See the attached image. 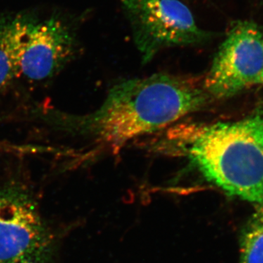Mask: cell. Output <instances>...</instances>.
I'll list each match as a JSON object with an SVG mask.
<instances>
[{"label": "cell", "instance_id": "6da1fadb", "mask_svg": "<svg viewBox=\"0 0 263 263\" xmlns=\"http://www.w3.org/2000/svg\"><path fill=\"white\" fill-rule=\"evenodd\" d=\"M210 99L203 85L186 78L157 74L128 79L114 86L94 113L76 118L72 128L117 149L198 111Z\"/></svg>", "mask_w": 263, "mask_h": 263}, {"label": "cell", "instance_id": "7a4b0ae2", "mask_svg": "<svg viewBox=\"0 0 263 263\" xmlns=\"http://www.w3.org/2000/svg\"><path fill=\"white\" fill-rule=\"evenodd\" d=\"M183 135V152L208 181L263 207V106L238 122L194 126Z\"/></svg>", "mask_w": 263, "mask_h": 263}, {"label": "cell", "instance_id": "3957f363", "mask_svg": "<svg viewBox=\"0 0 263 263\" xmlns=\"http://www.w3.org/2000/svg\"><path fill=\"white\" fill-rule=\"evenodd\" d=\"M143 62L164 48L204 42L209 33L197 26L179 0H120Z\"/></svg>", "mask_w": 263, "mask_h": 263}, {"label": "cell", "instance_id": "277c9868", "mask_svg": "<svg viewBox=\"0 0 263 263\" xmlns=\"http://www.w3.org/2000/svg\"><path fill=\"white\" fill-rule=\"evenodd\" d=\"M51 238L35 202L24 190H0V263H48Z\"/></svg>", "mask_w": 263, "mask_h": 263}, {"label": "cell", "instance_id": "5b68a950", "mask_svg": "<svg viewBox=\"0 0 263 263\" xmlns=\"http://www.w3.org/2000/svg\"><path fill=\"white\" fill-rule=\"evenodd\" d=\"M262 77L263 33L245 22L227 36L202 85L211 99H224L262 84Z\"/></svg>", "mask_w": 263, "mask_h": 263}, {"label": "cell", "instance_id": "8992f818", "mask_svg": "<svg viewBox=\"0 0 263 263\" xmlns=\"http://www.w3.org/2000/svg\"><path fill=\"white\" fill-rule=\"evenodd\" d=\"M75 41L61 20L50 18L31 21L24 45L21 73L32 81H43L56 75L73 56Z\"/></svg>", "mask_w": 263, "mask_h": 263}, {"label": "cell", "instance_id": "52a82bcc", "mask_svg": "<svg viewBox=\"0 0 263 263\" xmlns=\"http://www.w3.org/2000/svg\"><path fill=\"white\" fill-rule=\"evenodd\" d=\"M30 22L29 18L18 16L0 24V90L21 73Z\"/></svg>", "mask_w": 263, "mask_h": 263}, {"label": "cell", "instance_id": "ba28073f", "mask_svg": "<svg viewBox=\"0 0 263 263\" xmlns=\"http://www.w3.org/2000/svg\"><path fill=\"white\" fill-rule=\"evenodd\" d=\"M239 263H263L262 206H256L240 233Z\"/></svg>", "mask_w": 263, "mask_h": 263}, {"label": "cell", "instance_id": "9c48e42d", "mask_svg": "<svg viewBox=\"0 0 263 263\" xmlns=\"http://www.w3.org/2000/svg\"><path fill=\"white\" fill-rule=\"evenodd\" d=\"M262 84H263V77H262Z\"/></svg>", "mask_w": 263, "mask_h": 263}]
</instances>
